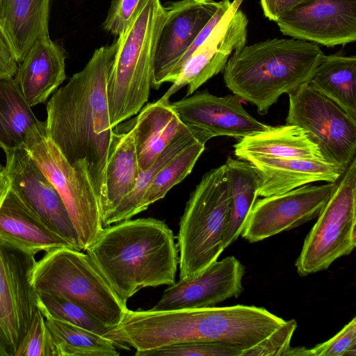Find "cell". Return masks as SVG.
<instances>
[{"label":"cell","instance_id":"obj_1","mask_svg":"<svg viewBox=\"0 0 356 356\" xmlns=\"http://www.w3.org/2000/svg\"><path fill=\"white\" fill-rule=\"evenodd\" d=\"M115 50V40L95 49L85 67L56 90L46 106L47 136L72 165H88L99 204L114 133L106 86Z\"/></svg>","mask_w":356,"mask_h":356},{"label":"cell","instance_id":"obj_2","mask_svg":"<svg viewBox=\"0 0 356 356\" xmlns=\"http://www.w3.org/2000/svg\"><path fill=\"white\" fill-rule=\"evenodd\" d=\"M85 251L126 303L143 288L175 282L179 251L163 221L130 218L110 225Z\"/></svg>","mask_w":356,"mask_h":356},{"label":"cell","instance_id":"obj_3","mask_svg":"<svg viewBox=\"0 0 356 356\" xmlns=\"http://www.w3.org/2000/svg\"><path fill=\"white\" fill-rule=\"evenodd\" d=\"M325 55L314 42L273 38L233 53L223 70L226 86L265 115L283 94L307 83Z\"/></svg>","mask_w":356,"mask_h":356},{"label":"cell","instance_id":"obj_4","mask_svg":"<svg viewBox=\"0 0 356 356\" xmlns=\"http://www.w3.org/2000/svg\"><path fill=\"white\" fill-rule=\"evenodd\" d=\"M284 322L265 308L253 305L150 309L145 316L144 332L153 349L191 342H220L243 350Z\"/></svg>","mask_w":356,"mask_h":356},{"label":"cell","instance_id":"obj_5","mask_svg":"<svg viewBox=\"0 0 356 356\" xmlns=\"http://www.w3.org/2000/svg\"><path fill=\"white\" fill-rule=\"evenodd\" d=\"M163 15L160 0H141L129 24L115 40L106 86L112 128L138 114L148 100Z\"/></svg>","mask_w":356,"mask_h":356},{"label":"cell","instance_id":"obj_6","mask_svg":"<svg viewBox=\"0 0 356 356\" xmlns=\"http://www.w3.org/2000/svg\"><path fill=\"white\" fill-rule=\"evenodd\" d=\"M230 215L225 164L206 172L191 193L177 236L179 279L194 277L218 260Z\"/></svg>","mask_w":356,"mask_h":356},{"label":"cell","instance_id":"obj_7","mask_svg":"<svg viewBox=\"0 0 356 356\" xmlns=\"http://www.w3.org/2000/svg\"><path fill=\"white\" fill-rule=\"evenodd\" d=\"M31 284L37 293L67 299L112 329L128 308L112 289L90 257L81 250L59 248L35 261Z\"/></svg>","mask_w":356,"mask_h":356},{"label":"cell","instance_id":"obj_8","mask_svg":"<svg viewBox=\"0 0 356 356\" xmlns=\"http://www.w3.org/2000/svg\"><path fill=\"white\" fill-rule=\"evenodd\" d=\"M23 148L58 193L85 251L104 228L99 199L88 165L83 162L72 165L66 160L47 136L44 122L28 134Z\"/></svg>","mask_w":356,"mask_h":356},{"label":"cell","instance_id":"obj_9","mask_svg":"<svg viewBox=\"0 0 356 356\" xmlns=\"http://www.w3.org/2000/svg\"><path fill=\"white\" fill-rule=\"evenodd\" d=\"M356 159L337 181L305 237L296 267L300 276L324 270L356 246Z\"/></svg>","mask_w":356,"mask_h":356},{"label":"cell","instance_id":"obj_10","mask_svg":"<svg viewBox=\"0 0 356 356\" xmlns=\"http://www.w3.org/2000/svg\"><path fill=\"white\" fill-rule=\"evenodd\" d=\"M288 95L286 123L303 129L324 160L346 170L355 158L356 120L308 83Z\"/></svg>","mask_w":356,"mask_h":356},{"label":"cell","instance_id":"obj_11","mask_svg":"<svg viewBox=\"0 0 356 356\" xmlns=\"http://www.w3.org/2000/svg\"><path fill=\"white\" fill-rule=\"evenodd\" d=\"M35 256L0 241V356H14L38 309Z\"/></svg>","mask_w":356,"mask_h":356},{"label":"cell","instance_id":"obj_12","mask_svg":"<svg viewBox=\"0 0 356 356\" xmlns=\"http://www.w3.org/2000/svg\"><path fill=\"white\" fill-rule=\"evenodd\" d=\"M336 183L307 184L283 193L257 198L248 216L241 236L250 243H255L317 218Z\"/></svg>","mask_w":356,"mask_h":356},{"label":"cell","instance_id":"obj_13","mask_svg":"<svg viewBox=\"0 0 356 356\" xmlns=\"http://www.w3.org/2000/svg\"><path fill=\"white\" fill-rule=\"evenodd\" d=\"M237 95H213L207 90L170 103L181 122L204 143L212 138L227 136L240 140L264 131L269 125L248 113Z\"/></svg>","mask_w":356,"mask_h":356},{"label":"cell","instance_id":"obj_14","mask_svg":"<svg viewBox=\"0 0 356 356\" xmlns=\"http://www.w3.org/2000/svg\"><path fill=\"white\" fill-rule=\"evenodd\" d=\"M243 0H234L225 16L183 65L177 79L161 97L169 99L187 86L186 97L222 71L231 55L246 44L248 20L240 9Z\"/></svg>","mask_w":356,"mask_h":356},{"label":"cell","instance_id":"obj_15","mask_svg":"<svg viewBox=\"0 0 356 356\" xmlns=\"http://www.w3.org/2000/svg\"><path fill=\"white\" fill-rule=\"evenodd\" d=\"M221 5L215 0H179L163 7L153 64L152 88L168 82L181 58Z\"/></svg>","mask_w":356,"mask_h":356},{"label":"cell","instance_id":"obj_16","mask_svg":"<svg viewBox=\"0 0 356 356\" xmlns=\"http://www.w3.org/2000/svg\"><path fill=\"white\" fill-rule=\"evenodd\" d=\"M6 154L11 188L53 230L81 250L78 236L58 193L24 148Z\"/></svg>","mask_w":356,"mask_h":356},{"label":"cell","instance_id":"obj_17","mask_svg":"<svg viewBox=\"0 0 356 356\" xmlns=\"http://www.w3.org/2000/svg\"><path fill=\"white\" fill-rule=\"evenodd\" d=\"M280 31L293 38L326 47L356 40V0H314L296 7L276 22Z\"/></svg>","mask_w":356,"mask_h":356},{"label":"cell","instance_id":"obj_18","mask_svg":"<svg viewBox=\"0 0 356 356\" xmlns=\"http://www.w3.org/2000/svg\"><path fill=\"white\" fill-rule=\"evenodd\" d=\"M244 275L245 266L235 257L216 260L197 275L179 279L169 285L151 309L167 311L213 307L241 294Z\"/></svg>","mask_w":356,"mask_h":356},{"label":"cell","instance_id":"obj_19","mask_svg":"<svg viewBox=\"0 0 356 356\" xmlns=\"http://www.w3.org/2000/svg\"><path fill=\"white\" fill-rule=\"evenodd\" d=\"M242 160L251 163L259 180V197L283 193L316 181L337 182L345 170L325 160L277 158L249 154Z\"/></svg>","mask_w":356,"mask_h":356},{"label":"cell","instance_id":"obj_20","mask_svg":"<svg viewBox=\"0 0 356 356\" xmlns=\"http://www.w3.org/2000/svg\"><path fill=\"white\" fill-rule=\"evenodd\" d=\"M0 241L32 256L59 248L76 249L47 225L12 188L0 207Z\"/></svg>","mask_w":356,"mask_h":356},{"label":"cell","instance_id":"obj_21","mask_svg":"<svg viewBox=\"0 0 356 356\" xmlns=\"http://www.w3.org/2000/svg\"><path fill=\"white\" fill-rule=\"evenodd\" d=\"M65 58L64 49L44 36L19 63L13 78L30 107L45 102L65 80Z\"/></svg>","mask_w":356,"mask_h":356},{"label":"cell","instance_id":"obj_22","mask_svg":"<svg viewBox=\"0 0 356 356\" xmlns=\"http://www.w3.org/2000/svg\"><path fill=\"white\" fill-rule=\"evenodd\" d=\"M131 120L140 171L149 168L164 149L188 129L179 120L169 99L144 105Z\"/></svg>","mask_w":356,"mask_h":356},{"label":"cell","instance_id":"obj_23","mask_svg":"<svg viewBox=\"0 0 356 356\" xmlns=\"http://www.w3.org/2000/svg\"><path fill=\"white\" fill-rule=\"evenodd\" d=\"M125 127H113V136L108 151L105 184L100 200L102 223L134 189L139 175L131 121Z\"/></svg>","mask_w":356,"mask_h":356},{"label":"cell","instance_id":"obj_24","mask_svg":"<svg viewBox=\"0 0 356 356\" xmlns=\"http://www.w3.org/2000/svg\"><path fill=\"white\" fill-rule=\"evenodd\" d=\"M51 0H0V31L20 63L34 42L49 35Z\"/></svg>","mask_w":356,"mask_h":356},{"label":"cell","instance_id":"obj_25","mask_svg":"<svg viewBox=\"0 0 356 356\" xmlns=\"http://www.w3.org/2000/svg\"><path fill=\"white\" fill-rule=\"evenodd\" d=\"M239 159L249 154L277 158L324 160L318 148L300 127L286 124L269 127L240 140L234 145Z\"/></svg>","mask_w":356,"mask_h":356},{"label":"cell","instance_id":"obj_26","mask_svg":"<svg viewBox=\"0 0 356 356\" xmlns=\"http://www.w3.org/2000/svg\"><path fill=\"white\" fill-rule=\"evenodd\" d=\"M356 56L324 55L308 83L356 120Z\"/></svg>","mask_w":356,"mask_h":356},{"label":"cell","instance_id":"obj_27","mask_svg":"<svg viewBox=\"0 0 356 356\" xmlns=\"http://www.w3.org/2000/svg\"><path fill=\"white\" fill-rule=\"evenodd\" d=\"M230 195V215L224 237L225 249L241 235L259 195V180L254 167L248 161L229 156L225 162Z\"/></svg>","mask_w":356,"mask_h":356},{"label":"cell","instance_id":"obj_28","mask_svg":"<svg viewBox=\"0 0 356 356\" xmlns=\"http://www.w3.org/2000/svg\"><path fill=\"white\" fill-rule=\"evenodd\" d=\"M26 102L14 78L0 79V147L23 148L28 134L42 122Z\"/></svg>","mask_w":356,"mask_h":356},{"label":"cell","instance_id":"obj_29","mask_svg":"<svg viewBox=\"0 0 356 356\" xmlns=\"http://www.w3.org/2000/svg\"><path fill=\"white\" fill-rule=\"evenodd\" d=\"M51 334L54 356H118L120 346L94 332L44 316Z\"/></svg>","mask_w":356,"mask_h":356},{"label":"cell","instance_id":"obj_30","mask_svg":"<svg viewBox=\"0 0 356 356\" xmlns=\"http://www.w3.org/2000/svg\"><path fill=\"white\" fill-rule=\"evenodd\" d=\"M197 140L187 129L178 136L158 156L154 163L145 171H140L134 189L122 200L108 218L102 223L103 227L131 218L140 213V204L152 179L161 168L174 156L193 142Z\"/></svg>","mask_w":356,"mask_h":356},{"label":"cell","instance_id":"obj_31","mask_svg":"<svg viewBox=\"0 0 356 356\" xmlns=\"http://www.w3.org/2000/svg\"><path fill=\"white\" fill-rule=\"evenodd\" d=\"M205 144L195 140L174 156L156 174L149 184L140 204V212L163 198L175 185L180 183L192 171L203 153Z\"/></svg>","mask_w":356,"mask_h":356},{"label":"cell","instance_id":"obj_32","mask_svg":"<svg viewBox=\"0 0 356 356\" xmlns=\"http://www.w3.org/2000/svg\"><path fill=\"white\" fill-rule=\"evenodd\" d=\"M38 308L43 316L68 322L104 336L110 328L106 327L79 305L67 299L37 293Z\"/></svg>","mask_w":356,"mask_h":356},{"label":"cell","instance_id":"obj_33","mask_svg":"<svg viewBox=\"0 0 356 356\" xmlns=\"http://www.w3.org/2000/svg\"><path fill=\"white\" fill-rule=\"evenodd\" d=\"M286 356H356V318L327 341L310 349L291 348Z\"/></svg>","mask_w":356,"mask_h":356},{"label":"cell","instance_id":"obj_34","mask_svg":"<svg viewBox=\"0 0 356 356\" xmlns=\"http://www.w3.org/2000/svg\"><path fill=\"white\" fill-rule=\"evenodd\" d=\"M242 350L220 342H191L135 353L136 356H241Z\"/></svg>","mask_w":356,"mask_h":356},{"label":"cell","instance_id":"obj_35","mask_svg":"<svg viewBox=\"0 0 356 356\" xmlns=\"http://www.w3.org/2000/svg\"><path fill=\"white\" fill-rule=\"evenodd\" d=\"M14 356H54L51 336L38 308Z\"/></svg>","mask_w":356,"mask_h":356},{"label":"cell","instance_id":"obj_36","mask_svg":"<svg viewBox=\"0 0 356 356\" xmlns=\"http://www.w3.org/2000/svg\"><path fill=\"white\" fill-rule=\"evenodd\" d=\"M297 328L295 319L285 322L256 345L241 351V356L286 355Z\"/></svg>","mask_w":356,"mask_h":356},{"label":"cell","instance_id":"obj_37","mask_svg":"<svg viewBox=\"0 0 356 356\" xmlns=\"http://www.w3.org/2000/svg\"><path fill=\"white\" fill-rule=\"evenodd\" d=\"M141 0H113L102 24L104 30L119 35L129 24Z\"/></svg>","mask_w":356,"mask_h":356},{"label":"cell","instance_id":"obj_38","mask_svg":"<svg viewBox=\"0 0 356 356\" xmlns=\"http://www.w3.org/2000/svg\"><path fill=\"white\" fill-rule=\"evenodd\" d=\"M232 4V1L230 0H222L221 5L214 15L211 18V19L207 22V24L204 26V28L201 30L198 35L196 37L195 40L186 50L178 65L172 72L170 75L168 82L173 83L177 78L178 77L181 70L188 60V58L192 55V54L204 42L206 38L211 33L214 27L218 24V23L221 20V19L225 16L228 9L229 8Z\"/></svg>","mask_w":356,"mask_h":356},{"label":"cell","instance_id":"obj_39","mask_svg":"<svg viewBox=\"0 0 356 356\" xmlns=\"http://www.w3.org/2000/svg\"><path fill=\"white\" fill-rule=\"evenodd\" d=\"M264 15L271 21L276 22L291 10L314 0H259Z\"/></svg>","mask_w":356,"mask_h":356},{"label":"cell","instance_id":"obj_40","mask_svg":"<svg viewBox=\"0 0 356 356\" xmlns=\"http://www.w3.org/2000/svg\"><path fill=\"white\" fill-rule=\"evenodd\" d=\"M17 62L0 31V79L13 78L17 70Z\"/></svg>","mask_w":356,"mask_h":356},{"label":"cell","instance_id":"obj_41","mask_svg":"<svg viewBox=\"0 0 356 356\" xmlns=\"http://www.w3.org/2000/svg\"><path fill=\"white\" fill-rule=\"evenodd\" d=\"M10 188L11 181L3 167L0 170V207Z\"/></svg>","mask_w":356,"mask_h":356},{"label":"cell","instance_id":"obj_42","mask_svg":"<svg viewBox=\"0 0 356 356\" xmlns=\"http://www.w3.org/2000/svg\"><path fill=\"white\" fill-rule=\"evenodd\" d=\"M3 166L1 165V163H0V170H2V169H3Z\"/></svg>","mask_w":356,"mask_h":356}]
</instances>
